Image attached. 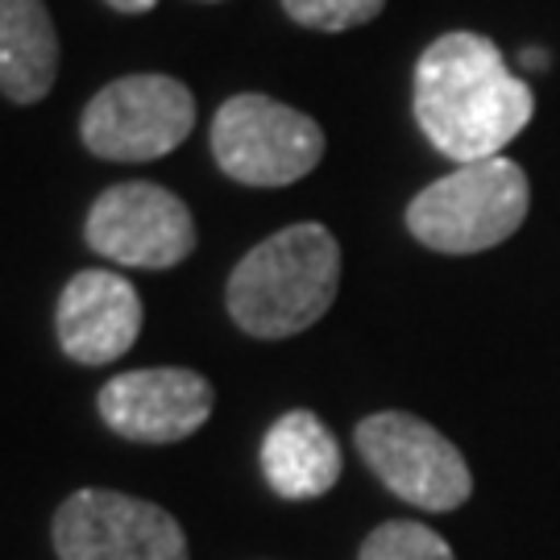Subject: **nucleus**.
Masks as SVG:
<instances>
[{"label":"nucleus","instance_id":"nucleus-1","mask_svg":"<svg viewBox=\"0 0 560 560\" xmlns=\"http://www.w3.org/2000/svg\"><path fill=\"white\" fill-rule=\"evenodd\" d=\"M536 113L532 88L511 75L502 50L481 34H444L416 62V120L453 162L499 159Z\"/></svg>","mask_w":560,"mask_h":560},{"label":"nucleus","instance_id":"nucleus-2","mask_svg":"<svg viewBox=\"0 0 560 560\" xmlns=\"http://www.w3.org/2000/svg\"><path fill=\"white\" fill-rule=\"evenodd\" d=\"M337 237L324 224H291L237 261L224 287V303L241 332L282 340L320 320L337 300Z\"/></svg>","mask_w":560,"mask_h":560},{"label":"nucleus","instance_id":"nucleus-3","mask_svg":"<svg viewBox=\"0 0 560 560\" xmlns=\"http://www.w3.org/2000/svg\"><path fill=\"white\" fill-rule=\"evenodd\" d=\"M527 175L511 159L465 162L407 203L411 237L436 254H481L511 237L527 217Z\"/></svg>","mask_w":560,"mask_h":560},{"label":"nucleus","instance_id":"nucleus-4","mask_svg":"<svg viewBox=\"0 0 560 560\" xmlns=\"http://www.w3.org/2000/svg\"><path fill=\"white\" fill-rule=\"evenodd\" d=\"M212 154L224 175L245 187H287L316 171L324 129L291 104L241 92L212 120Z\"/></svg>","mask_w":560,"mask_h":560},{"label":"nucleus","instance_id":"nucleus-5","mask_svg":"<svg viewBox=\"0 0 560 560\" xmlns=\"http://www.w3.org/2000/svg\"><path fill=\"white\" fill-rule=\"evenodd\" d=\"M196 129V96L171 75H120L101 88L80 120L83 145L104 162H154Z\"/></svg>","mask_w":560,"mask_h":560},{"label":"nucleus","instance_id":"nucleus-6","mask_svg":"<svg viewBox=\"0 0 560 560\" xmlns=\"http://www.w3.org/2000/svg\"><path fill=\"white\" fill-rule=\"evenodd\" d=\"M358 453L378 474V481L420 511H457L474 494L469 465L457 444L432 423L407 411H378L358 423Z\"/></svg>","mask_w":560,"mask_h":560},{"label":"nucleus","instance_id":"nucleus-7","mask_svg":"<svg viewBox=\"0 0 560 560\" xmlns=\"http://www.w3.org/2000/svg\"><path fill=\"white\" fill-rule=\"evenodd\" d=\"M59 560H187V536L171 511L120 490H75L55 511Z\"/></svg>","mask_w":560,"mask_h":560},{"label":"nucleus","instance_id":"nucleus-8","mask_svg":"<svg viewBox=\"0 0 560 560\" xmlns=\"http://www.w3.org/2000/svg\"><path fill=\"white\" fill-rule=\"evenodd\" d=\"M88 245L133 270H171L196 249L187 203L159 183H117L88 212Z\"/></svg>","mask_w":560,"mask_h":560},{"label":"nucleus","instance_id":"nucleus-9","mask_svg":"<svg viewBox=\"0 0 560 560\" xmlns=\"http://www.w3.org/2000/svg\"><path fill=\"white\" fill-rule=\"evenodd\" d=\"M212 402L217 390L203 374L183 365H159L108 378L96 395V411L125 441L175 444L200 432L212 416Z\"/></svg>","mask_w":560,"mask_h":560},{"label":"nucleus","instance_id":"nucleus-10","mask_svg":"<svg viewBox=\"0 0 560 560\" xmlns=\"http://www.w3.org/2000/svg\"><path fill=\"white\" fill-rule=\"evenodd\" d=\"M62 353L80 365L120 361L141 332L138 287L117 270H80L62 287L55 312Z\"/></svg>","mask_w":560,"mask_h":560},{"label":"nucleus","instance_id":"nucleus-11","mask_svg":"<svg viewBox=\"0 0 560 560\" xmlns=\"http://www.w3.org/2000/svg\"><path fill=\"white\" fill-rule=\"evenodd\" d=\"M261 478L287 502L328 494L340 478V444L312 411H287L261 441Z\"/></svg>","mask_w":560,"mask_h":560},{"label":"nucleus","instance_id":"nucleus-12","mask_svg":"<svg viewBox=\"0 0 560 560\" xmlns=\"http://www.w3.org/2000/svg\"><path fill=\"white\" fill-rule=\"evenodd\" d=\"M59 75V34L46 0H0V96L38 104Z\"/></svg>","mask_w":560,"mask_h":560},{"label":"nucleus","instance_id":"nucleus-13","mask_svg":"<svg viewBox=\"0 0 560 560\" xmlns=\"http://www.w3.org/2000/svg\"><path fill=\"white\" fill-rule=\"evenodd\" d=\"M358 560H457L453 548L432 527L411 520H390L374 527L361 544Z\"/></svg>","mask_w":560,"mask_h":560},{"label":"nucleus","instance_id":"nucleus-14","mask_svg":"<svg viewBox=\"0 0 560 560\" xmlns=\"http://www.w3.org/2000/svg\"><path fill=\"white\" fill-rule=\"evenodd\" d=\"M386 0H282L287 18L300 21L303 30H320V34H340L365 25L382 13Z\"/></svg>","mask_w":560,"mask_h":560},{"label":"nucleus","instance_id":"nucleus-15","mask_svg":"<svg viewBox=\"0 0 560 560\" xmlns=\"http://www.w3.org/2000/svg\"><path fill=\"white\" fill-rule=\"evenodd\" d=\"M104 4H113L117 13H150L159 0H104Z\"/></svg>","mask_w":560,"mask_h":560},{"label":"nucleus","instance_id":"nucleus-16","mask_svg":"<svg viewBox=\"0 0 560 560\" xmlns=\"http://www.w3.org/2000/svg\"><path fill=\"white\" fill-rule=\"evenodd\" d=\"M523 62H527V67H544V62H548V55H544V50H527V55H523Z\"/></svg>","mask_w":560,"mask_h":560},{"label":"nucleus","instance_id":"nucleus-17","mask_svg":"<svg viewBox=\"0 0 560 560\" xmlns=\"http://www.w3.org/2000/svg\"><path fill=\"white\" fill-rule=\"evenodd\" d=\"M203 4H217V0H203Z\"/></svg>","mask_w":560,"mask_h":560}]
</instances>
